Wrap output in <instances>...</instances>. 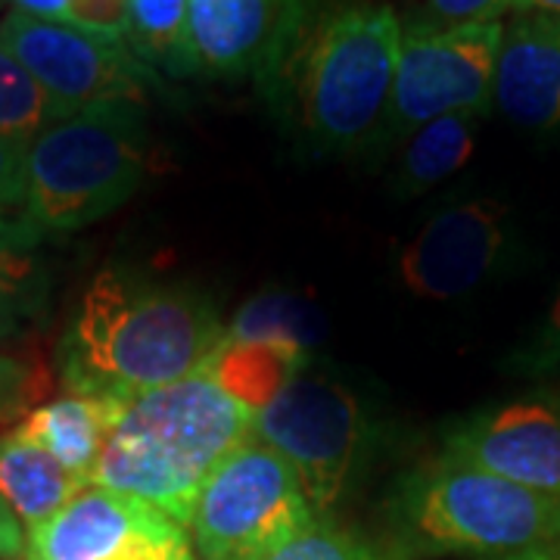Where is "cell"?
I'll return each instance as SVG.
<instances>
[{
  "instance_id": "cell-1",
  "label": "cell",
  "mask_w": 560,
  "mask_h": 560,
  "mask_svg": "<svg viewBox=\"0 0 560 560\" xmlns=\"http://www.w3.org/2000/svg\"><path fill=\"white\" fill-rule=\"evenodd\" d=\"M215 305L190 287L101 271L60 342L69 393L135 399L202 371L224 340Z\"/></svg>"
},
{
  "instance_id": "cell-5",
  "label": "cell",
  "mask_w": 560,
  "mask_h": 560,
  "mask_svg": "<svg viewBox=\"0 0 560 560\" xmlns=\"http://www.w3.org/2000/svg\"><path fill=\"white\" fill-rule=\"evenodd\" d=\"M399 50V16L371 3L337 10L308 35L296 62V113L320 150H352L383 128Z\"/></svg>"
},
{
  "instance_id": "cell-24",
  "label": "cell",
  "mask_w": 560,
  "mask_h": 560,
  "mask_svg": "<svg viewBox=\"0 0 560 560\" xmlns=\"http://www.w3.org/2000/svg\"><path fill=\"white\" fill-rule=\"evenodd\" d=\"M514 0H411L401 32H445L477 22H499Z\"/></svg>"
},
{
  "instance_id": "cell-25",
  "label": "cell",
  "mask_w": 560,
  "mask_h": 560,
  "mask_svg": "<svg viewBox=\"0 0 560 560\" xmlns=\"http://www.w3.org/2000/svg\"><path fill=\"white\" fill-rule=\"evenodd\" d=\"M47 374L35 361L0 352V427L20 423L47 393Z\"/></svg>"
},
{
  "instance_id": "cell-2",
  "label": "cell",
  "mask_w": 560,
  "mask_h": 560,
  "mask_svg": "<svg viewBox=\"0 0 560 560\" xmlns=\"http://www.w3.org/2000/svg\"><path fill=\"white\" fill-rule=\"evenodd\" d=\"M256 415L206 371L125 399L103 445L91 486L121 492L190 526L202 486L237 445Z\"/></svg>"
},
{
  "instance_id": "cell-9",
  "label": "cell",
  "mask_w": 560,
  "mask_h": 560,
  "mask_svg": "<svg viewBox=\"0 0 560 560\" xmlns=\"http://www.w3.org/2000/svg\"><path fill=\"white\" fill-rule=\"evenodd\" d=\"M0 44L35 75L60 119L97 103L147 101L150 66L121 40L13 10L0 22Z\"/></svg>"
},
{
  "instance_id": "cell-28",
  "label": "cell",
  "mask_w": 560,
  "mask_h": 560,
  "mask_svg": "<svg viewBox=\"0 0 560 560\" xmlns=\"http://www.w3.org/2000/svg\"><path fill=\"white\" fill-rule=\"evenodd\" d=\"M25 153L28 143L0 138V215L22 212L25 200Z\"/></svg>"
},
{
  "instance_id": "cell-10",
  "label": "cell",
  "mask_w": 560,
  "mask_h": 560,
  "mask_svg": "<svg viewBox=\"0 0 560 560\" xmlns=\"http://www.w3.org/2000/svg\"><path fill=\"white\" fill-rule=\"evenodd\" d=\"M25 560H197L184 523L147 501L88 486L25 536Z\"/></svg>"
},
{
  "instance_id": "cell-20",
  "label": "cell",
  "mask_w": 560,
  "mask_h": 560,
  "mask_svg": "<svg viewBox=\"0 0 560 560\" xmlns=\"http://www.w3.org/2000/svg\"><path fill=\"white\" fill-rule=\"evenodd\" d=\"M128 47L138 60L184 79L197 72L190 47V0H131Z\"/></svg>"
},
{
  "instance_id": "cell-11",
  "label": "cell",
  "mask_w": 560,
  "mask_h": 560,
  "mask_svg": "<svg viewBox=\"0 0 560 560\" xmlns=\"http://www.w3.org/2000/svg\"><path fill=\"white\" fill-rule=\"evenodd\" d=\"M508 206L464 200L440 209L401 246L399 283L418 300L455 302L474 293L508 253Z\"/></svg>"
},
{
  "instance_id": "cell-29",
  "label": "cell",
  "mask_w": 560,
  "mask_h": 560,
  "mask_svg": "<svg viewBox=\"0 0 560 560\" xmlns=\"http://www.w3.org/2000/svg\"><path fill=\"white\" fill-rule=\"evenodd\" d=\"M25 555V533L20 521L0 501V560H20Z\"/></svg>"
},
{
  "instance_id": "cell-3",
  "label": "cell",
  "mask_w": 560,
  "mask_h": 560,
  "mask_svg": "<svg viewBox=\"0 0 560 560\" xmlns=\"http://www.w3.org/2000/svg\"><path fill=\"white\" fill-rule=\"evenodd\" d=\"M143 172V103L88 106L28 143L22 215L44 237L72 234L116 212L138 190Z\"/></svg>"
},
{
  "instance_id": "cell-14",
  "label": "cell",
  "mask_w": 560,
  "mask_h": 560,
  "mask_svg": "<svg viewBox=\"0 0 560 560\" xmlns=\"http://www.w3.org/2000/svg\"><path fill=\"white\" fill-rule=\"evenodd\" d=\"M492 101L521 128H560V16L517 13L504 25Z\"/></svg>"
},
{
  "instance_id": "cell-27",
  "label": "cell",
  "mask_w": 560,
  "mask_h": 560,
  "mask_svg": "<svg viewBox=\"0 0 560 560\" xmlns=\"http://www.w3.org/2000/svg\"><path fill=\"white\" fill-rule=\"evenodd\" d=\"M523 368L529 374L560 381V293L555 305H551V312H548V318H545L539 337L523 352Z\"/></svg>"
},
{
  "instance_id": "cell-19",
  "label": "cell",
  "mask_w": 560,
  "mask_h": 560,
  "mask_svg": "<svg viewBox=\"0 0 560 560\" xmlns=\"http://www.w3.org/2000/svg\"><path fill=\"white\" fill-rule=\"evenodd\" d=\"M477 131L480 116L455 113L427 121L415 135H408L396 178L401 194H423L460 172L477 150Z\"/></svg>"
},
{
  "instance_id": "cell-4",
  "label": "cell",
  "mask_w": 560,
  "mask_h": 560,
  "mask_svg": "<svg viewBox=\"0 0 560 560\" xmlns=\"http://www.w3.org/2000/svg\"><path fill=\"white\" fill-rule=\"evenodd\" d=\"M401 539L427 555L504 558L560 545V501L445 458L418 467L396 495Z\"/></svg>"
},
{
  "instance_id": "cell-6",
  "label": "cell",
  "mask_w": 560,
  "mask_h": 560,
  "mask_svg": "<svg viewBox=\"0 0 560 560\" xmlns=\"http://www.w3.org/2000/svg\"><path fill=\"white\" fill-rule=\"evenodd\" d=\"M315 521L296 470L249 436L202 486L190 529L202 560H268Z\"/></svg>"
},
{
  "instance_id": "cell-23",
  "label": "cell",
  "mask_w": 560,
  "mask_h": 560,
  "mask_svg": "<svg viewBox=\"0 0 560 560\" xmlns=\"http://www.w3.org/2000/svg\"><path fill=\"white\" fill-rule=\"evenodd\" d=\"M268 560H396L381 551L377 545L364 541L355 533H346L334 523L315 521L305 533H300L290 545H283L275 558Z\"/></svg>"
},
{
  "instance_id": "cell-21",
  "label": "cell",
  "mask_w": 560,
  "mask_h": 560,
  "mask_svg": "<svg viewBox=\"0 0 560 560\" xmlns=\"http://www.w3.org/2000/svg\"><path fill=\"white\" fill-rule=\"evenodd\" d=\"M231 340H259L290 346L308 355L312 342L318 337V315L308 302H300L290 293H265L243 305L228 324Z\"/></svg>"
},
{
  "instance_id": "cell-16",
  "label": "cell",
  "mask_w": 560,
  "mask_h": 560,
  "mask_svg": "<svg viewBox=\"0 0 560 560\" xmlns=\"http://www.w3.org/2000/svg\"><path fill=\"white\" fill-rule=\"evenodd\" d=\"M88 482L69 474L60 460L16 433L0 436V501L32 536L38 526L57 517Z\"/></svg>"
},
{
  "instance_id": "cell-13",
  "label": "cell",
  "mask_w": 560,
  "mask_h": 560,
  "mask_svg": "<svg viewBox=\"0 0 560 560\" xmlns=\"http://www.w3.org/2000/svg\"><path fill=\"white\" fill-rule=\"evenodd\" d=\"M293 32L296 0H190L197 72H268L287 54Z\"/></svg>"
},
{
  "instance_id": "cell-17",
  "label": "cell",
  "mask_w": 560,
  "mask_h": 560,
  "mask_svg": "<svg viewBox=\"0 0 560 560\" xmlns=\"http://www.w3.org/2000/svg\"><path fill=\"white\" fill-rule=\"evenodd\" d=\"M308 355L290 346L224 337L202 371L253 415L265 411L305 371Z\"/></svg>"
},
{
  "instance_id": "cell-32",
  "label": "cell",
  "mask_w": 560,
  "mask_h": 560,
  "mask_svg": "<svg viewBox=\"0 0 560 560\" xmlns=\"http://www.w3.org/2000/svg\"><path fill=\"white\" fill-rule=\"evenodd\" d=\"M492 560H560V545L529 548V551H517V555H504V558H492Z\"/></svg>"
},
{
  "instance_id": "cell-7",
  "label": "cell",
  "mask_w": 560,
  "mask_h": 560,
  "mask_svg": "<svg viewBox=\"0 0 560 560\" xmlns=\"http://www.w3.org/2000/svg\"><path fill=\"white\" fill-rule=\"evenodd\" d=\"M253 436L287 460L315 514L330 511L352 480L368 423L359 399L342 383L305 374L256 415Z\"/></svg>"
},
{
  "instance_id": "cell-26",
  "label": "cell",
  "mask_w": 560,
  "mask_h": 560,
  "mask_svg": "<svg viewBox=\"0 0 560 560\" xmlns=\"http://www.w3.org/2000/svg\"><path fill=\"white\" fill-rule=\"evenodd\" d=\"M66 25L106 40L128 44L131 35V0H69L62 20Z\"/></svg>"
},
{
  "instance_id": "cell-22",
  "label": "cell",
  "mask_w": 560,
  "mask_h": 560,
  "mask_svg": "<svg viewBox=\"0 0 560 560\" xmlns=\"http://www.w3.org/2000/svg\"><path fill=\"white\" fill-rule=\"evenodd\" d=\"M60 113L35 75L0 44V138L32 143Z\"/></svg>"
},
{
  "instance_id": "cell-12",
  "label": "cell",
  "mask_w": 560,
  "mask_h": 560,
  "mask_svg": "<svg viewBox=\"0 0 560 560\" xmlns=\"http://www.w3.org/2000/svg\"><path fill=\"white\" fill-rule=\"evenodd\" d=\"M442 455L560 501V405L511 401L470 415L445 433Z\"/></svg>"
},
{
  "instance_id": "cell-18",
  "label": "cell",
  "mask_w": 560,
  "mask_h": 560,
  "mask_svg": "<svg viewBox=\"0 0 560 560\" xmlns=\"http://www.w3.org/2000/svg\"><path fill=\"white\" fill-rule=\"evenodd\" d=\"M44 234L25 215H0V342L20 337L47 305V265L40 259Z\"/></svg>"
},
{
  "instance_id": "cell-31",
  "label": "cell",
  "mask_w": 560,
  "mask_h": 560,
  "mask_svg": "<svg viewBox=\"0 0 560 560\" xmlns=\"http://www.w3.org/2000/svg\"><path fill=\"white\" fill-rule=\"evenodd\" d=\"M514 13H551L560 16V0H514Z\"/></svg>"
},
{
  "instance_id": "cell-15",
  "label": "cell",
  "mask_w": 560,
  "mask_h": 560,
  "mask_svg": "<svg viewBox=\"0 0 560 560\" xmlns=\"http://www.w3.org/2000/svg\"><path fill=\"white\" fill-rule=\"evenodd\" d=\"M125 401L101 399V396H79L69 393L62 399L44 401L32 408L13 427V433L25 442L44 448L50 458H57L79 480L91 486L97 470L103 445L109 440Z\"/></svg>"
},
{
  "instance_id": "cell-8",
  "label": "cell",
  "mask_w": 560,
  "mask_h": 560,
  "mask_svg": "<svg viewBox=\"0 0 560 560\" xmlns=\"http://www.w3.org/2000/svg\"><path fill=\"white\" fill-rule=\"evenodd\" d=\"M504 22H477L445 32H401L399 66L386 109V135L408 138L420 125L474 113L482 116L495 91Z\"/></svg>"
},
{
  "instance_id": "cell-30",
  "label": "cell",
  "mask_w": 560,
  "mask_h": 560,
  "mask_svg": "<svg viewBox=\"0 0 560 560\" xmlns=\"http://www.w3.org/2000/svg\"><path fill=\"white\" fill-rule=\"evenodd\" d=\"M20 13H28V16H38V20H54L60 22L69 0H13Z\"/></svg>"
}]
</instances>
